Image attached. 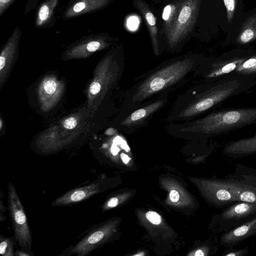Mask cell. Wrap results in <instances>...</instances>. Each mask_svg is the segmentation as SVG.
<instances>
[{
  "label": "cell",
  "mask_w": 256,
  "mask_h": 256,
  "mask_svg": "<svg viewBox=\"0 0 256 256\" xmlns=\"http://www.w3.org/2000/svg\"><path fill=\"white\" fill-rule=\"evenodd\" d=\"M256 85V80L236 73L214 82H200L176 98L165 120L180 122L198 118Z\"/></svg>",
  "instance_id": "6da1fadb"
},
{
  "label": "cell",
  "mask_w": 256,
  "mask_h": 256,
  "mask_svg": "<svg viewBox=\"0 0 256 256\" xmlns=\"http://www.w3.org/2000/svg\"><path fill=\"white\" fill-rule=\"evenodd\" d=\"M202 56L185 54L164 62L136 78L125 90L120 113L131 110L162 94L170 93L192 78Z\"/></svg>",
  "instance_id": "7a4b0ae2"
},
{
  "label": "cell",
  "mask_w": 256,
  "mask_h": 256,
  "mask_svg": "<svg viewBox=\"0 0 256 256\" xmlns=\"http://www.w3.org/2000/svg\"><path fill=\"white\" fill-rule=\"evenodd\" d=\"M256 124V107L212 110L198 118L169 123L166 132L177 137L209 138Z\"/></svg>",
  "instance_id": "3957f363"
},
{
  "label": "cell",
  "mask_w": 256,
  "mask_h": 256,
  "mask_svg": "<svg viewBox=\"0 0 256 256\" xmlns=\"http://www.w3.org/2000/svg\"><path fill=\"white\" fill-rule=\"evenodd\" d=\"M168 94H162L131 110L119 113L114 122L116 128L130 134L146 126L154 115L168 104Z\"/></svg>",
  "instance_id": "277c9868"
},
{
  "label": "cell",
  "mask_w": 256,
  "mask_h": 256,
  "mask_svg": "<svg viewBox=\"0 0 256 256\" xmlns=\"http://www.w3.org/2000/svg\"><path fill=\"white\" fill-rule=\"evenodd\" d=\"M201 0H179L174 22L166 36L168 50L178 51L182 43L193 30Z\"/></svg>",
  "instance_id": "5b68a950"
},
{
  "label": "cell",
  "mask_w": 256,
  "mask_h": 256,
  "mask_svg": "<svg viewBox=\"0 0 256 256\" xmlns=\"http://www.w3.org/2000/svg\"><path fill=\"white\" fill-rule=\"evenodd\" d=\"M253 52H236L218 58H204L192 73V78L200 82H212L231 74L244 60L256 54Z\"/></svg>",
  "instance_id": "8992f818"
},
{
  "label": "cell",
  "mask_w": 256,
  "mask_h": 256,
  "mask_svg": "<svg viewBox=\"0 0 256 256\" xmlns=\"http://www.w3.org/2000/svg\"><path fill=\"white\" fill-rule=\"evenodd\" d=\"M8 204L16 241L20 250L30 253L32 234L24 206L12 182L8 185Z\"/></svg>",
  "instance_id": "52a82bcc"
},
{
  "label": "cell",
  "mask_w": 256,
  "mask_h": 256,
  "mask_svg": "<svg viewBox=\"0 0 256 256\" xmlns=\"http://www.w3.org/2000/svg\"><path fill=\"white\" fill-rule=\"evenodd\" d=\"M256 216V204L236 202L228 206L214 216V229L216 232H226Z\"/></svg>",
  "instance_id": "ba28073f"
},
{
  "label": "cell",
  "mask_w": 256,
  "mask_h": 256,
  "mask_svg": "<svg viewBox=\"0 0 256 256\" xmlns=\"http://www.w3.org/2000/svg\"><path fill=\"white\" fill-rule=\"evenodd\" d=\"M112 43V38L104 33L90 34L72 44L67 50L66 55L71 58L88 56L110 46Z\"/></svg>",
  "instance_id": "9c48e42d"
},
{
  "label": "cell",
  "mask_w": 256,
  "mask_h": 256,
  "mask_svg": "<svg viewBox=\"0 0 256 256\" xmlns=\"http://www.w3.org/2000/svg\"><path fill=\"white\" fill-rule=\"evenodd\" d=\"M238 180L232 177L226 178L228 185L236 202L256 204V178L252 176H243Z\"/></svg>",
  "instance_id": "30bf717a"
},
{
  "label": "cell",
  "mask_w": 256,
  "mask_h": 256,
  "mask_svg": "<svg viewBox=\"0 0 256 256\" xmlns=\"http://www.w3.org/2000/svg\"><path fill=\"white\" fill-rule=\"evenodd\" d=\"M256 234V216L244 224L222 234L220 244L224 248L234 247Z\"/></svg>",
  "instance_id": "8fae6325"
},
{
  "label": "cell",
  "mask_w": 256,
  "mask_h": 256,
  "mask_svg": "<svg viewBox=\"0 0 256 256\" xmlns=\"http://www.w3.org/2000/svg\"><path fill=\"white\" fill-rule=\"evenodd\" d=\"M100 184L93 182L90 184L71 190L55 199L52 206H68L78 204L98 192Z\"/></svg>",
  "instance_id": "7c38bea8"
},
{
  "label": "cell",
  "mask_w": 256,
  "mask_h": 256,
  "mask_svg": "<svg viewBox=\"0 0 256 256\" xmlns=\"http://www.w3.org/2000/svg\"><path fill=\"white\" fill-rule=\"evenodd\" d=\"M112 0H72L64 10L62 18L66 20L98 11Z\"/></svg>",
  "instance_id": "4fadbf2b"
},
{
  "label": "cell",
  "mask_w": 256,
  "mask_h": 256,
  "mask_svg": "<svg viewBox=\"0 0 256 256\" xmlns=\"http://www.w3.org/2000/svg\"><path fill=\"white\" fill-rule=\"evenodd\" d=\"M22 32L21 28L16 26L13 30L11 36L8 38L0 56V82L2 78H4L6 72L10 67L14 58L18 52L20 42L22 37Z\"/></svg>",
  "instance_id": "5bb4252c"
},
{
  "label": "cell",
  "mask_w": 256,
  "mask_h": 256,
  "mask_svg": "<svg viewBox=\"0 0 256 256\" xmlns=\"http://www.w3.org/2000/svg\"><path fill=\"white\" fill-rule=\"evenodd\" d=\"M134 5L140 12L147 26L154 53L158 56L162 53L156 18L147 4L143 0H132Z\"/></svg>",
  "instance_id": "9a60e30c"
},
{
  "label": "cell",
  "mask_w": 256,
  "mask_h": 256,
  "mask_svg": "<svg viewBox=\"0 0 256 256\" xmlns=\"http://www.w3.org/2000/svg\"><path fill=\"white\" fill-rule=\"evenodd\" d=\"M225 156L238 158L256 154V134L253 136L228 142L222 149Z\"/></svg>",
  "instance_id": "2e32d148"
},
{
  "label": "cell",
  "mask_w": 256,
  "mask_h": 256,
  "mask_svg": "<svg viewBox=\"0 0 256 256\" xmlns=\"http://www.w3.org/2000/svg\"><path fill=\"white\" fill-rule=\"evenodd\" d=\"M59 0H44L40 4L36 15L35 25L36 27H44L52 22Z\"/></svg>",
  "instance_id": "e0dca14e"
},
{
  "label": "cell",
  "mask_w": 256,
  "mask_h": 256,
  "mask_svg": "<svg viewBox=\"0 0 256 256\" xmlns=\"http://www.w3.org/2000/svg\"><path fill=\"white\" fill-rule=\"evenodd\" d=\"M256 39V14L250 17L246 22L236 42L246 44Z\"/></svg>",
  "instance_id": "ac0fdd59"
},
{
  "label": "cell",
  "mask_w": 256,
  "mask_h": 256,
  "mask_svg": "<svg viewBox=\"0 0 256 256\" xmlns=\"http://www.w3.org/2000/svg\"><path fill=\"white\" fill-rule=\"evenodd\" d=\"M179 5V0L174 1L166 6L164 8L162 18L164 29L166 36L172 28L176 20Z\"/></svg>",
  "instance_id": "d6986e66"
},
{
  "label": "cell",
  "mask_w": 256,
  "mask_h": 256,
  "mask_svg": "<svg viewBox=\"0 0 256 256\" xmlns=\"http://www.w3.org/2000/svg\"><path fill=\"white\" fill-rule=\"evenodd\" d=\"M232 73L256 80V54L244 60Z\"/></svg>",
  "instance_id": "ffe728a7"
},
{
  "label": "cell",
  "mask_w": 256,
  "mask_h": 256,
  "mask_svg": "<svg viewBox=\"0 0 256 256\" xmlns=\"http://www.w3.org/2000/svg\"><path fill=\"white\" fill-rule=\"evenodd\" d=\"M0 254L4 256H14V242L8 237L0 236Z\"/></svg>",
  "instance_id": "44dd1931"
},
{
  "label": "cell",
  "mask_w": 256,
  "mask_h": 256,
  "mask_svg": "<svg viewBox=\"0 0 256 256\" xmlns=\"http://www.w3.org/2000/svg\"><path fill=\"white\" fill-rule=\"evenodd\" d=\"M248 253V246L237 250L234 249L233 247L226 248L222 252V256H246Z\"/></svg>",
  "instance_id": "7402d4cb"
},
{
  "label": "cell",
  "mask_w": 256,
  "mask_h": 256,
  "mask_svg": "<svg viewBox=\"0 0 256 256\" xmlns=\"http://www.w3.org/2000/svg\"><path fill=\"white\" fill-rule=\"evenodd\" d=\"M227 12V18L228 22L232 19L236 8V0H223Z\"/></svg>",
  "instance_id": "603a6c76"
},
{
  "label": "cell",
  "mask_w": 256,
  "mask_h": 256,
  "mask_svg": "<svg viewBox=\"0 0 256 256\" xmlns=\"http://www.w3.org/2000/svg\"><path fill=\"white\" fill-rule=\"evenodd\" d=\"M146 218L151 223L154 224H159L162 222V218L157 212L150 211L146 214Z\"/></svg>",
  "instance_id": "cb8c5ba5"
},
{
  "label": "cell",
  "mask_w": 256,
  "mask_h": 256,
  "mask_svg": "<svg viewBox=\"0 0 256 256\" xmlns=\"http://www.w3.org/2000/svg\"><path fill=\"white\" fill-rule=\"evenodd\" d=\"M44 88L46 92L52 94L56 90V84L53 80H48L44 82Z\"/></svg>",
  "instance_id": "d4e9b609"
},
{
  "label": "cell",
  "mask_w": 256,
  "mask_h": 256,
  "mask_svg": "<svg viewBox=\"0 0 256 256\" xmlns=\"http://www.w3.org/2000/svg\"><path fill=\"white\" fill-rule=\"evenodd\" d=\"M16 0H0V18Z\"/></svg>",
  "instance_id": "484cf974"
},
{
  "label": "cell",
  "mask_w": 256,
  "mask_h": 256,
  "mask_svg": "<svg viewBox=\"0 0 256 256\" xmlns=\"http://www.w3.org/2000/svg\"><path fill=\"white\" fill-rule=\"evenodd\" d=\"M63 125L64 128L66 129L72 130L76 126L77 121L75 118L70 117L64 121Z\"/></svg>",
  "instance_id": "4316f807"
},
{
  "label": "cell",
  "mask_w": 256,
  "mask_h": 256,
  "mask_svg": "<svg viewBox=\"0 0 256 256\" xmlns=\"http://www.w3.org/2000/svg\"><path fill=\"white\" fill-rule=\"evenodd\" d=\"M38 0H28L25 8L24 13L25 14L28 13L31 10H33Z\"/></svg>",
  "instance_id": "83f0119b"
},
{
  "label": "cell",
  "mask_w": 256,
  "mask_h": 256,
  "mask_svg": "<svg viewBox=\"0 0 256 256\" xmlns=\"http://www.w3.org/2000/svg\"><path fill=\"white\" fill-rule=\"evenodd\" d=\"M118 200L117 198L112 197L110 198L106 202V206L107 208H112L118 206Z\"/></svg>",
  "instance_id": "f1b7e54d"
},
{
  "label": "cell",
  "mask_w": 256,
  "mask_h": 256,
  "mask_svg": "<svg viewBox=\"0 0 256 256\" xmlns=\"http://www.w3.org/2000/svg\"><path fill=\"white\" fill-rule=\"evenodd\" d=\"M170 199L174 202H177L180 198L178 192L176 190H172L170 194Z\"/></svg>",
  "instance_id": "f546056e"
},
{
  "label": "cell",
  "mask_w": 256,
  "mask_h": 256,
  "mask_svg": "<svg viewBox=\"0 0 256 256\" xmlns=\"http://www.w3.org/2000/svg\"><path fill=\"white\" fill-rule=\"evenodd\" d=\"M16 255L18 256H31V254L30 253L24 252L22 250H18L16 252Z\"/></svg>",
  "instance_id": "4dcf8cb0"
},
{
  "label": "cell",
  "mask_w": 256,
  "mask_h": 256,
  "mask_svg": "<svg viewBox=\"0 0 256 256\" xmlns=\"http://www.w3.org/2000/svg\"><path fill=\"white\" fill-rule=\"evenodd\" d=\"M121 158L124 164H127L130 160V158L128 156V155L124 153H122L120 154Z\"/></svg>",
  "instance_id": "1f68e13d"
},
{
  "label": "cell",
  "mask_w": 256,
  "mask_h": 256,
  "mask_svg": "<svg viewBox=\"0 0 256 256\" xmlns=\"http://www.w3.org/2000/svg\"><path fill=\"white\" fill-rule=\"evenodd\" d=\"M119 151L118 148L116 146H112V152L114 155H116Z\"/></svg>",
  "instance_id": "d6a6232c"
},
{
  "label": "cell",
  "mask_w": 256,
  "mask_h": 256,
  "mask_svg": "<svg viewBox=\"0 0 256 256\" xmlns=\"http://www.w3.org/2000/svg\"><path fill=\"white\" fill-rule=\"evenodd\" d=\"M194 255L196 256H204L205 255V254L202 250H198L196 252Z\"/></svg>",
  "instance_id": "836d02e7"
},
{
  "label": "cell",
  "mask_w": 256,
  "mask_h": 256,
  "mask_svg": "<svg viewBox=\"0 0 256 256\" xmlns=\"http://www.w3.org/2000/svg\"><path fill=\"white\" fill-rule=\"evenodd\" d=\"M255 96L256 97V92H255Z\"/></svg>",
  "instance_id": "e575fe53"
}]
</instances>
